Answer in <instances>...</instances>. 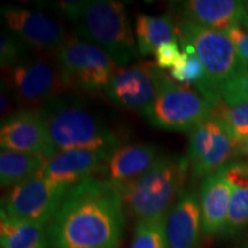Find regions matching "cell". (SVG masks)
Masks as SVG:
<instances>
[{
	"label": "cell",
	"mask_w": 248,
	"mask_h": 248,
	"mask_svg": "<svg viewBox=\"0 0 248 248\" xmlns=\"http://www.w3.org/2000/svg\"><path fill=\"white\" fill-rule=\"evenodd\" d=\"M57 151L89 150L111 154L122 146L120 135L75 94H62L40 108Z\"/></svg>",
	"instance_id": "cell-3"
},
{
	"label": "cell",
	"mask_w": 248,
	"mask_h": 248,
	"mask_svg": "<svg viewBox=\"0 0 248 248\" xmlns=\"http://www.w3.org/2000/svg\"><path fill=\"white\" fill-rule=\"evenodd\" d=\"M221 100L228 105L248 102V68L222 86L219 91Z\"/></svg>",
	"instance_id": "cell-27"
},
{
	"label": "cell",
	"mask_w": 248,
	"mask_h": 248,
	"mask_svg": "<svg viewBox=\"0 0 248 248\" xmlns=\"http://www.w3.org/2000/svg\"><path fill=\"white\" fill-rule=\"evenodd\" d=\"M181 54L182 52L179 48L178 42L164 43L155 52V58H156L155 63L162 70L172 69L175 64L177 63Z\"/></svg>",
	"instance_id": "cell-28"
},
{
	"label": "cell",
	"mask_w": 248,
	"mask_h": 248,
	"mask_svg": "<svg viewBox=\"0 0 248 248\" xmlns=\"http://www.w3.org/2000/svg\"><path fill=\"white\" fill-rule=\"evenodd\" d=\"M190 162L183 155H161L138 181L121 191L124 207L138 221L167 215L184 190Z\"/></svg>",
	"instance_id": "cell-5"
},
{
	"label": "cell",
	"mask_w": 248,
	"mask_h": 248,
	"mask_svg": "<svg viewBox=\"0 0 248 248\" xmlns=\"http://www.w3.org/2000/svg\"><path fill=\"white\" fill-rule=\"evenodd\" d=\"M226 35L231 39L240 60L248 66V29L240 24L232 27L226 31Z\"/></svg>",
	"instance_id": "cell-29"
},
{
	"label": "cell",
	"mask_w": 248,
	"mask_h": 248,
	"mask_svg": "<svg viewBox=\"0 0 248 248\" xmlns=\"http://www.w3.org/2000/svg\"><path fill=\"white\" fill-rule=\"evenodd\" d=\"M161 156L153 144H126L111 153L102 173L120 192L138 181Z\"/></svg>",
	"instance_id": "cell-16"
},
{
	"label": "cell",
	"mask_w": 248,
	"mask_h": 248,
	"mask_svg": "<svg viewBox=\"0 0 248 248\" xmlns=\"http://www.w3.org/2000/svg\"><path fill=\"white\" fill-rule=\"evenodd\" d=\"M246 166H247V172H248V161L246 162Z\"/></svg>",
	"instance_id": "cell-33"
},
{
	"label": "cell",
	"mask_w": 248,
	"mask_h": 248,
	"mask_svg": "<svg viewBox=\"0 0 248 248\" xmlns=\"http://www.w3.org/2000/svg\"><path fill=\"white\" fill-rule=\"evenodd\" d=\"M168 76L152 61H137L119 67L105 90L107 97L119 106L144 115Z\"/></svg>",
	"instance_id": "cell-9"
},
{
	"label": "cell",
	"mask_w": 248,
	"mask_h": 248,
	"mask_svg": "<svg viewBox=\"0 0 248 248\" xmlns=\"http://www.w3.org/2000/svg\"><path fill=\"white\" fill-rule=\"evenodd\" d=\"M175 23L181 44L191 46L206 69V79L195 89L215 106L222 101V86L248 66L240 60L231 39L223 31L178 17Z\"/></svg>",
	"instance_id": "cell-4"
},
{
	"label": "cell",
	"mask_w": 248,
	"mask_h": 248,
	"mask_svg": "<svg viewBox=\"0 0 248 248\" xmlns=\"http://www.w3.org/2000/svg\"><path fill=\"white\" fill-rule=\"evenodd\" d=\"M1 248H48L46 226L12 218L1 210Z\"/></svg>",
	"instance_id": "cell-20"
},
{
	"label": "cell",
	"mask_w": 248,
	"mask_h": 248,
	"mask_svg": "<svg viewBox=\"0 0 248 248\" xmlns=\"http://www.w3.org/2000/svg\"><path fill=\"white\" fill-rule=\"evenodd\" d=\"M55 57L67 90L76 93L106 90L119 68L101 47L75 33L68 35Z\"/></svg>",
	"instance_id": "cell-6"
},
{
	"label": "cell",
	"mask_w": 248,
	"mask_h": 248,
	"mask_svg": "<svg viewBox=\"0 0 248 248\" xmlns=\"http://www.w3.org/2000/svg\"><path fill=\"white\" fill-rule=\"evenodd\" d=\"M234 154L235 144L213 117L190 132L187 159L193 181L206 178L223 168Z\"/></svg>",
	"instance_id": "cell-11"
},
{
	"label": "cell",
	"mask_w": 248,
	"mask_h": 248,
	"mask_svg": "<svg viewBox=\"0 0 248 248\" xmlns=\"http://www.w3.org/2000/svg\"><path fill=\"white\" fill-rule=\"evenodd\" d=\"M53 6L73 24L76 36L101 47L119 67L128 66L140 55L123 2L88 0Z\"/></svg>",
	"instance_id": "cell-2"
},
{
	"label": "cell",
	"mask_w": 248,
	"mask_h": 248,
	"mask_svg": "<svg viewBox=\"0 0 248 248\" xmlns=\"http://www.w3.org/2000/svg\"><path fill=\"white\" fill-rule=\"evenodd\" d=\"M213 108L212 102L197 89L178 84L168 77L154 104L142 116L154 128L191 132L195 126L212 116Z\"/></svg>",
	"instance_id": "cell-8"
},
{
	"label": "cell",
	"mask_w": 248,
	"mask_h": 248,
	"mask_svg": "<svg viewBox=\"0 0 248 248\" xmlns=\"http://www.w3.org/2000/svg\"><path fill=\"white\" fill-rule=\"evenodd\" d=\"M70 188L36 176L13 186L1 210L12 218L47 226Z\"/></svg>",
	"instance_id": "cell-10"
},
{
	"label": "cell",
	"mask_w": 248,
	"mask_h": 248,
	"mask_svg": "<svg viewBox=\"0 0 248 248\" xmlns=\"http://www.w3.org/2000/svg\"><path fill=\"white\" fill-rule=\"evenodd\" d=\"M245 248H248V245H247V246H246V247H245Z\"/></svg>",
	"instance_id": "cell-34"
},
{
	"label": "cell",
	"mask_w": 248,
	"mask_h": 248,
	"mask_svg": "<svg viewBox=\"0 0 248 248\" xmlns=\"http://www.w3.org/2000/svg\"><path fill=\"white\" fill-rule=\"evenodd\" d=\"M111 154L99 151L68 150L58 151L46 160L38 175L54 184L71 188L104 171L107 160Z\"/></svg>",
	"instance_id": "cell-14"
},
{
	"label": "cell",
	"mask_w": 248,
	"mask_h": 248,
	"mask_svg": "<svg viewBox=\"0 0 248 248\" xmlns=\"http://www.w3.org/2000/svg\"><path fill=\"white\" fill-rule=\"evenodd\" d=\"M4 71L1 82L21 109H40L67 91L55 53L27 58Z\"/></svg>",
	"instance_id": "cell-7"
},
{
	"label": "cell",
	"mask_w": 248,
	"mask_h": 248,
	"mask_svg": "<svg viewBox=\"0 0 248 248\" xmlns=\"http://www.w3.org/2000/svg\"><path fill=\"white\" fill-rule=\"evenodd\" d=\"M135 35L140 55L155 54L164 43L178 42L175 18L170 13L163 15L138 14L135 21Z\"/></svg>",
	"instance_id": "cell-19"
},
{
	"label": "cell",
	"mask_w": 248,
	"mask_h": 248,
	"mask_svg": "<svg viewBox=\"0 0 248 248\" xmlns=\"http://www.w3.org/2000/svg\"><path fill=\"white\" fill-rule=\"evenodd\" d=\"M30 48L11 31H2L0 35V66L1 69L13 68L28 58Z\"/></svg>",
	"instance_id": "cell-26"
},
{
	"label": "cell",
	"mask_w": 248,
	"mask_h": 248,
	"mask_svg": "<svg viewBox=\"0 0 248 248\" xmlns=\"http://www.w3.org/2000/svg\"><path fill=\"white\" fill-rule=\"evenodd\" d=\"M232 193L233 185L221 169L203 178L199 199L204 237L218 235L228 215Z\"/></svg>",
	"instance_id": "cell-18"
},
{
	"label": "cell",
	"mask_w": 248,
	"mask_h": 248,
	"mask_svg": "<svg viewBox=\"0 0 248 248\" xmlns=\"http://www.w3.org/2000/svg\"><path fill=\"white\" fill-rule=\"evenodd\" d=\"M124 225L121 192L93 176L67 192L46 226L48 248H116Z\"/></svg>",
	"instance_id": "cell-1"
},
{
	"label": "cell",
	"mask_w": 248,
	"mask_h": 248,
	"mask_svg": "<svg viewBox=\"0 0 248 248\" xmlns=\"http://www.w3.org/2000/svg\"><path fill=\"white\" fill-rule=\"evenodd\" d=\"M0 115H1L2 120L8 119L9 116L13 115L15 113L14 111V106L15 104L13 98H12L11 93L6 88V85L1 82V94H0Z\"/></svg>",
	"instance_id": "cell-30"
},
{
	"label": "cell",
	"mask_w": 248,
	"mask_h": 248,
	"mask_svg": "<svg viewBox=\"0 0 248 248\" xmlns=\"http://www.w3.org/2000/svg\"><path fill=\"white\" fill-rule=\"evenodd\" d=\"M245 6H246V11H247V13H248V1L245 2Z\"/></svg>",
	"instance_id": "cell-32"
},
{
	"label": "cell",
	"mask_w": 248,
	"mask_h": 248,
	"mask_svg": "<svg viewBox=\"0 0 248 248\" xmlns=\"http://www.w3.org/2000/svg\"><path fill=\"white\" fill-rule=\"evenodd\" d=\"M43 155L4 150L0 152V184L9 187L36 176L46 162Z\"/></svg>",
	"instance_id": "cell-21"
},
{
	"label": "cell",
	"mask_w": 248,
	"mask_h": 248,
	"mask_svg": "<svg viewBox=\"0 0 248 248\" xmlns=\"http://www.w3.org/2000/svg\"><path fill=\"white\" fill-rule=\"evenodd\" d=\"M248 225V186L233 187L229 212L218 235L232 238Z\"/></svg>",
	"instance_id": "cell-23"
},
{
	"label": "cell",
	"mask_w": 248,
	"mask_h": 248,
	"mask_svg": "<svg viewBox=\"0 0 248 248\" xmlns=\"http://www.w3.org/2000/svg\"><path fill=\"white\" fill-rule=\"evenodd\" d=\"M202 222L200 199L183 190L167 213L166 235L168 248H200Z\"/></svg>",
	"instance_id": "cell-17"
},
{
	"label": "cell",
	"mask_w": 248,
	"mask_h": 248,
	"mask_svg": "<svg viewBox=\"0 0 248 248\" xmlns=\"http://www.w3.org/2000/svg\"><path fill=\"white\" fill-rule=\"evenodd\" d=\"M210 117L221 124L235 145L248 138V102L228 105L219 101Z\"/></svg>",
	"instance_id": "cell-22"
},
{
	"label": "cell",
	"mask_w": 248,
	"mask_h": 248,
	"mask_svg": "<svg viewBox=\"0 0 248 248\" xmlns=\"http://www.w3.org/2000/svg\"><path fill=\"white\" fill-rule=\"evenodd\" d=\"M171 78L178 84L199 85L207 77L202 62L194 52H182L177 63L170 70Z\"/></svg>",
	"instance_id": "cell-25"
},
{
	"label": "cell",
	"mask_w": 248,
	"mask_h": 248,
	"mask_svg": "<svg viewBox=\"0 0 248 248\" xmlns=\"http://www.w3.org/2000/svg\"><path fill=\"white\" fill-rule=\"evenodd\" d=\"M167 215L138 221L130 248H168L166 235Z\"/></svg>",
	"instance_id": "cell-24"
},
{
	"label": "cell",
	"mask_w": 248,
	"mask_h": 248,
	"mask_svg": "<svg viewBox=\"0 0 248 248\" xmlns=\"http://www.w3.org/2000/svg\"><path fill=\"white\" fill-rule=\"evenodd\" d=\"M1 16L7 30L38 53H57L68 37L63 24L43 12L5 6Z\"/></svg>",
	"instance_id": "cell-12"
},
{
	"label": "cell",
	"mask_w": 248,
	"mask_h": 248,
	"mask_svg": "<svg viewBox=\"0 0 248 248\" xmlns=\"http://www.w3.org/2000/svg\"><path fill=\"white\" fill-rule=\"evenodd\" d=\"M178 18L226 32L232 27L243 26L248 20L244 1L237 0H186L175 2Z\"/></svg>",
	"instance_id": "cell-15"
},
{
	"label": "cell",
	"mask_w": 248,
	"mask_h": 248,
	"mask_svg": "<svg viewBox=\"0 0 248 248\" xmlns=\"http://www.w3.org/2000/svg\"><path fill=\"white\" fill-rule=\"evenodd\" d=\"M0 146L4 150L43 155L46 159L58 152L39 109H20L2 121Z\"/></svg>",
	"instance_id": "cell-13"
},
{
	"label": "cell",
	"mask_w": 248,
	"mask_h": 248,
	"mask_svg": "<svg viewBox=\"0 0 248 248\" xmlns=\"http://www.w3.org/2000/svg\"><path fill=\"white\" fill-rule=\"evenodd\" d=\"M235 154L247 155L248 156V138L244 139L235 145Z\"/></svg>",
	"instance_id": "cell-31"
}]
</instances>
